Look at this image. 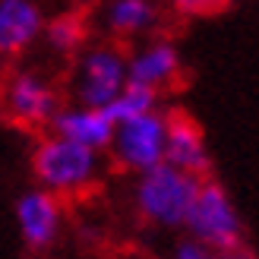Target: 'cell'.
Returning <instances> with one entry per match:
<instances>
[{"label": "cell", "instance_id": "1", "mask_svg": "<svg viewBox=\"0 0 259 259\" xmlns=\"http://www.w3.org/2000/svg\"><path fill=\"white\" fill-rule=\"evenodd\" d=\"M32 174L38 187L57 196H79L101 177V152L85 149L79 142L51 130L32 149Z\"/></svg>", "mask_w": 259, "mask_h": 259}, {"label": "cell", "instance_id": "2", "mask_svg": "<svg viewBox=\"0 0 259 259\" xmlns=\"http://www.w3.org/2000/svg\"><path fill=\"white\" fill-rule=\"evenodd\" d=\"M199 180L202 177L180 171V167L167 164V161L136 174L133 205H136L139 218L152 228H161V231L184 228L187 212H190L193 199H196Z\"/></svg>", "mask_w": 259, "mask_h": 259}, {"label": "cell", "instance_id": "3", "mask_svg": "<svg viewBox=\"0 0 259 259\" xmlns=\"http://www.w3.org/2000/svg\"><path fill=\"white\" fill-rule=\"evenodd\" d=\"M187 234L202 243L215 247L218 253H231L243 247V222L237 215V205L231 202L228 190L218 180H199L196 199L187 212Z\"/></svg>", "mask_w": 259, "mask_h": 259}, {"label": "cell", "instance_id": "4", "mask_svg": "<svg viewBox=\"0 0 259 259\" xmlns=\"http://www.w3.org/2000/svg\"><path fill=\"white\" fill-rule=\"evenodd\" d=\"M0 111L22 130H41L51 126L54 114L60 111V92L45 73L16 70L0 85Z\"/></svg>", "mask_w": 259, "mask_h": 259}, {"label": "cell", "instance_id": "5", "mask_svg": "<svg viewBox=\"0 0 259 259\" xmlns=\"http://www.w3.org/2000/svg\"><path fill=\"white\" fill-rule=\"evenodd\" d=\"M164 130H167V114H161L158 108L117 120L111 146H108L114 164L130 174H142L149 167L161 164L164 161Z\"/></svg>", "mask_w": 259, "mask_h": 259}, {"label": "cell", "instance_id": "6", "mask_svg": "<svg viewBox=\"0 0 259 259\" xmlns=\"http://www.w3.org/2000/svg\"><path fill=\"white\" fill-rule=\"evenodd\" d=\"M126 82V54L117 45H92L79 51L73 70V95L79 105L108 108Z\"/></svg>", "mask_w": 259, "mask_h": 259}, {"label": "cell", "instance_id": "7", "mask_svg": "<svg viewBox=\"0 0 259 259\" xmlns=\"http://www.w3.org/2000/svg\"><path fill=\"white\" fill-rule=\"evenodd\" d=\"M13 218H16V231L22 243L35 253L51 250L63 231V202L57 193L45 187H32L13 205Z\"/></svg>", "mask_w": 259, "mask_h": 259}, {"label": "cell", "instance_id": "8", "mask_svg": "<svg viewBox=\"0 0 259 259\" xmlns=\"http://www.w3.org/2000/svg\"><path fill=\"white\" fill-rule=\"evenodd\" d=\"M45 10L38 0H0V57H22L41 41Z\"/></svg>", "mask_w": 259, "mask_h": 259}, {"label": "cell", "instance_id": "9", "mask_svg": "<svg viewBox=\"0 0 259 259\" xmlns=\"http://www.w3.org/2000/svg\"><path fill=\"white\" fill-rule=\"evenodd\" d=\"M164 161L190 171L196 177H205L212 167L209 158V146H205V133L202 126L190 117V114H167V130H164Z\"/></svg>", "mask_w": 259, "mask_h": 259}, {"label": "cell", "instance_id": "10", "mask_svg": "<svg viewBox=\"0 0 259 259\" xmlns=\"http://www.w3.org/2000/svg\"><path fill=\"white\" fill-rule=\"evenodd\" d=\"M114 126H117V120L111 117L108 108L79 105V101L70 105V108L60 105V111L54 114V120H51V130H54V133L79 142L85 149H95V152H108Z\"/></svg>", "mask_w": 259, "mask_h": 259}, {"label": "cell", "instance_id": "11", "mask_svg": "<svg viewBox=\"0 0 259 259\" xmlns=\"http://www.w3.org/2000/svg\"><path fill=\"white\" fill-rule=\"evenodd\" d=\"M180 76V54L167 38H152L139 45L133 54H126V79L149 85L155 92H164Z\"/></svg>", "mask_w": 259, "mask_h": 259}, {"label": "cell", "instance_id": "12", "mask_svg": "<svg viewBox=\"0 0 259 259\" xmlns=\"http://www.w3.org/2000/svg\"><path fill=\"white\" fill-rule=\"evenodd\" d=\"M158 4L155 0H111L105 7V29L114 38H139L155 29Z\"/></svg>", "mask_w": 259, "mask_h": 259}, {"label": "cell", "instance_id": "13", "mask_svg": "<svg viewBox=\"0 0 259 259\" xmlns=\"http://www.w3.org/2000/svg\"><path fill=\"white\" fill-rule=\"evenodd\" d=\"M41 38L48 41V48L60 57H73L85 48V38H89V25L82 16L76 13H63V16H54L45 22V32Z\"/></svg>", "mask_w": 259, "mask_h": 259}, {"label": "cell", "instance_id": "14", "mask_svg": "<svg viewBox=\"0 0 259 259\" xmlns=\"http://www.w3.org/2000/svg\"><path fill=\"white\" fill-rule=\"evenodd\" d=\"M158 95L155 89L149 85H139V82H123V89L117 95H114V101L108 105L111 117L114 120H126V117H136V114H146V111H155L158 108Z\"/></svg>", "mask_w": 259, "mask_h": 259}, {"label": "cell", "instance_id": "15", "mask_svg": "<svg viewBox=\"0 0 259 259\" xmlns=\"http://www.w3.org/2000/svg\"><path fill=\"white\" fill-rule=\"evenodd\" d=\"M171 259H225V253H218L215 247H209V243H202V240L187 234L184 240H177Z\"/></svg>", "mask_w": 259, "mask_h": 259}, {"label": "cell", "instance_id": "16", "mask_svg": "<svg viewBox=\"0 0 259 259\" xmlns=\"http://www.w3.org/2000/svg\"><path fill=\"white\" fill-rule=\"evenodd\" d=\"M180 16H212L228 7V0H167Z\"/></svg>", "mask_w": 259, "mask_h": 259}, {"label": "cell", "instance_id": "17", "mask_svg": "<svg viewBox=\"0 0 259 259\" xmlns=\"http://www.w3.org/2000/svg\"><path fill=\"white\" fill-rule=\"evenodd\" d=\"M225 259H253L243 247H237V250H231V253H225Z\"/></svg>", "mask_w": 259, "mask_h": 259}]
</instances>
